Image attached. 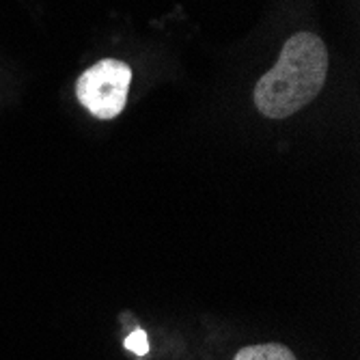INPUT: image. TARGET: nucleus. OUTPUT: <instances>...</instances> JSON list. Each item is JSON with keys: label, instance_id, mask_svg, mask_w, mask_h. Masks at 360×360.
Returning <instances> with one entry per match:
<instances>
[{"label": "nucleus", "instance_id": "2", "mask_svg": "<svg viewBox=\"0 0 360 360\" xmlns=\"http://www.w3.org/2000/svg\"><path fill=\"white\" fill-rule=\"evenodd\" d=\"M129 82H132L129 65L117 58H104L91 65L78 78L76 97L93 117L115 119L125 108Z\"/></svg>", "mask_w": 360, "mask_h": 360}, {"label": "nucleus", "instance_id": "1", "mask_svg": "<svg viewBox=\"0 0 360 360\" xmlns=\"http://www.w3.org/2000/svg\"><path fill=\"white\" fill-rule=\"evenodd\" d=\"M328 76V50L313 32L287 39L274 68L255 86V106L270 119H285L311 104Z\"/></svg>", "mask_w": 360, "mask_h": 360}, {"label": "nucleus", "instance_id": "3", "mask_svg": "<svg viewBox=\"0 0 360 360\" xmlns=\"http://www.w3.org/2000/svg\"><path fill=\"white\" fill-rule=\"evenodd\" d=\"M236 360H296L289 347L281 343H266V345H250L236 354Z\"/></svg>", "mask_w": 360, "mask_h": 360}, {"label": "nucleus", "instance_id": "4", "mask_svg": "<svg viewBox=\"0 0 360 360\" xmlns=\"http://www.w3.org/2000/svg\"><path fill=\"white\" fill-rule=\"evenodd\" d=\"M125 347H127L129 352L139 354V356H145V354L149 352V341H147V335H145L143 330H134L132 335H129V337L125 339Z\"/></svg>", "mask_w": 360, "mask_h": 360}]
</instances>
